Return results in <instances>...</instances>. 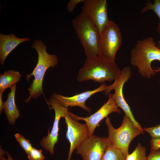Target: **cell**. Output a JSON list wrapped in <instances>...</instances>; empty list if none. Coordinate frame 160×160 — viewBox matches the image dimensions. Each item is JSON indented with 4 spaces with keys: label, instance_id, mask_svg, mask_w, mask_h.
<instances>
[{
    "label": "cell",
    "instance_id": "1",
    "mask_svg": "<svg viewBox=\"0 0 160 160\" xmlns=\"http://www.w3.org/2000/svg\"><path fill=\"white\" fill-rule=\"evenodd\" d=\"M130 54L131 64L137 67L142 77L149 79L155 75L151 63L154 60L160 61V49L153 38L149 36L138 40Z\"/></svg>",
    "mask_w": 160,
    "mask_h": 160
},
{
    "label": "cell",
    "instance_id": "2",
    "mask_svg": "<svg viewBox=\"0 0 160 160\" xmlns=\"http://www.w3.org/2000/svg\"><path fill=\"white\" fill-rule=\"evenodd\" d=\"M32 47L37 52L38 60L36 65L33 71L26 76L28 82L32 76H34V79L27 89L29 96L25 101V103L29 102L31 98L37 99L43 94L42 83L45 74L48 68L50 67H54L58 63L57 56L47 53V47L41 40H35Z\"/></svg>",
    "mask_w": 160,
    "mask_h": 160
},
{
    "label": "cell",
    "instance_id": "3",
    "mask_svg": "<svg viewBox=\"0 0 160 160\" xmlns=\"http://www.w3.org/2000/svg\"><path fill=\"white\" fill-rule=\"evenodd\" d=\"M121 71L115 61H107L98 56L87 58L78 72L77 80L81 82L92 80L103 84L106 81H115L119 76Z\"/></svg>",
    "mask_w": 160,
    "mask_h": 160
},
{
    "label": "cell",
    "instance_id": "4",
    "mask_svg": "<svg viewBox=\"0 0 160 160\" xmlns=\"http://www.w3.org/2000/svg\"><path fill=\"white\" fill-rule=\"evenodd\" d=\"M72 24L87 58L98 56L100 33L97 28L81 13L72 20Z\"/></svg>",
    "mask_w": 160,
    "mask_h": 160
},
{
    "label": "cell",
    "instance_id": "5",
    "mask_svg": "<svg viewBox=\"0 0 160 160\" xmlns=\"http://www.w3.org/2000/svg\"><path fill=\"white\" fill-rule=\"evenodd\" d=\"M105 122L108 128V137L112 145L119 149L125 157L128 153L129 145L132 140L143 132L136 127L126 115L123 117L122 123L118 129L115 128L109 118Z\"/></svg>",
    "mask_w": 160,
    "mask_h": 160
},
{
    "label": "cell",
    "instance_id": "6",
    "mask_svg": "<svg viewBox=\"0 0 160 160\" xmlns=\"http://www.w3.org/2000/svg\"><path fill=\"white\" fill-rule=\"evenodd\" d=\"M122 41L119 27L114 21L109 20L100 33L98 56L107 61H115L116 53Z\"/></svg>",
    "mask_w": 160,
    "mask_h": 160
},
{
    "label": "cell",
    "instance_id": "7",
    "mask_svg": "<svg viewBox=\"0 0 160 160\" xmlns=\"http://www.w3.org/2000/svg\"><path fill=\"white\" fill-rule=\"evenodd\" d=\"M131 75L130 68L128 66L124 67L121 71L119 76L112 84L107 86L104 92L105 95L109 94L112 90H114L112 97L117 106L124 111L125 115L128 117L134 124L143 132V129L139 123L134 117L130 108L126 101L123 94V87L124 83L130 78Z\"/></svg>",
    "mask_w": 160,
    "mask_h": 160
},
{
    "label": "cell",
    "instance_id": "8",
    "mask_svg": "<svg viewBox=\"0 0 160 160\" xmlns=\"http://www.w3.org/2000/svg\"><path fill=\"white\" fill-rule=\"evenodd\" d=\"M112 145L108 137L93 135L76 149L83 160H101L107 148Z\"/></svg>",
    "mask_w": 160,
    "mask_h": 160
},
{
    "label": "cell",
    "instance_id": "9",
    "mask_svg": "<svg viewBox=\"0 0 160 160\" xmlns=\"http://www.w3.org/2000/svg\"><path fill=\"white\" fill-rule=\"evenodd\" d=\"M81 13L87 16L100 33L108 22L106 0H85Z\"/></svg>",
    "mask_w": 160,
    "mask_h": 160
},
{
    "label": "cell",
    "instance_id": "10",
    "mask_svg": "<svg viewBox=\"0 0 160 160\" xmlns=\"http://www.w3.org/2000/svg\"><path fill=\"white\" fill-rule=\"evenodd\" d=\"M51 108L55 111V117L51 131L47 136L44 137L40 142V144L45 150L49 152L51 155L54 154V148L58 141L59 124L61 117H64L69 112L68 108L61 105L52 95L47 101Z\"/></svg>",
    "mask_w": 160,
    "mask_h": 160
},
{
    "label": "cell",
    "instance_id": "11",
    "mask_svg": "<svg viewBox=\"0 0 160 160\" xmlns=\"http://www.w3.org/2000/svg\"><path fill=\"white\" fill-rule=\"evenodd\" d=\"M69 112L64 117L67 125L66 136L70 143V147L67 160H71L75 149L79 146L89 137V130L86 124L79 123L73 118Z\"/></svg>",
    "mask_w": 160,
    "mask_h": 160
},
{
    "label": "cell",
    "instance_id": "12",
    "mask_svg": "<svg viewBox=\"0 0 160 160\" xmlns=\"http://www.w3.org/2000/svg\"><path fill=\"white\" fill-rule=\"evenodd\" d=\"M107 101L104 103L95 113L89 116L83 117L77 116L69 112L71 116L77 120H82L85 122L89 130V137L93 135L96 127L103 119L112 112L120 113L121 111L113 99L112 94L109 93Z\"/></svg>",
    "mask_w": 160,
    "mask_h": 160
},
{
    "label": "cell",
    "instance_id": "13",
    "mask_svg": "<svg viewBox=\"0 0 160 160\" xmlns=\"http://www.w3.org/2000/svg\"><path fill=\"white\" fill-rule=\"evenodd\" d=\"M107 86L106 84H104L94 90L85 91L71 97L64 96L55 93L52 95L60 104L64 107L79 106L90 112L91 109L86 105V101L94 94L104 92Z\"/></svg>",
    "mask_w": 160,
    "mask_h": 160
},
{
    "label": "cell",
    "instance_id": "14",
    "mask_svg": "<svg viewBox=\"0 0 160 160\" xmlns=\"http://www.w3.org/2000/svg\"><path fill=\"white\" fill-rule=\"evenodd\" d=\"M28 38H20L14 34L5 35L0 33V62L1 65L4 64L7 57L13 50L21 43L29 41Z\"/></svg>",
    "mask_w": 160,
    "mask_h": 160
},
{
    "label": "cell",
    "instance_id": "15",
    "mask_svg": "<svg viewBox=\"0 0 160 160\" xmlns=\"http://www.w3.org/2000/svg\"><path fill=\"white\" fill-rule=\"evenodd\" d=\"M16 84L10 88V92L7 95V100L4 103L3 109L9 123L13 125L20 116L19 111L15 101Z\"/></svg>",
    "mask_w": 160,
    "mask_h": 160
},
{
    "label": "cell",
    "instance_id": "16",
    "mask_svg": "<svg viewBox=\"0 0 160 160\" xmlns=\"http://www.w3.org/2000/svg\"><path fill=\"white\" fill-rule=\"evenodd\" d=\"M21 75L14 70H9L0 75V91L3 92L6 89L11 88L19 81Z\"/></svg>",
    "mask_w": 160,
    "mask_h": 160
},
{
    "label": "cell",
    "instance_id": "17",
    "mask_svg": "<svg viewBox=\"0 0 160 160\" xmlns=\"http://www.w3.org/2000/svg\"><path fill=\"white\" fill-rule=\"evenodd\" d=\"M125 157L121 151L112 145L106 149L101 160H125Z\"/></svg>",
    "mask_w": 160,
    "mask_h": 160
},
{
    "label": "cell",
    "instance_id": "18",
    "mask_svg": "<svg viewBox=\"0 0 160 160\" xmlns=\"http://www.w3.org/2000/svg\"><path fill=\"white\" fill-rule=\"evenodd\" d=\"M153 3L148 1L145 5L141 10L142 13H144L148 11L151 10L154 12L158 16L159 21L156 28V31L160 37V0H154Z\"/></svg>",
    "mask_w": 160,
    "mask_h": 160
},
{
    "label": "cell",
    "instance_id": "19",
    "mask_svg": "<svg viewBox=\"0 0 160 160\" xmlns=\"http://www.w3.org/2000/svg\"><path fill=\"white\" fill-rule=\"evenodd\" d=\"M145 152V148L139 143L133 152L127 155L125 160H147Z\"/></svg>",
    "mask_w": 160,
    "mask_h": 160
},
{
    "label": "cell",
    "instance_id": "20",
    "mask_svg": "<svg viewBox=\"0 0 160 160\" xmlns=\"http://www.w3.org/2000/svg\"><path fill=\"white\" fill-rule=\"evenodd\" d=\"M15 138L18 142L20 147L28 155L30 152L32 148L30 140L25 139L24 137L19 133H16L15 135Z\"/></svg>",
    "mask_w": 160,
    "mask_h": 160
},
{
    "label": "cell",
    "instance_id": "21",
    "mask_svg": "<svg viewBox=\"0 0 160 160\" xmlns=\"http://www.w3.org/2000/svg\"><path fill=\"white\" fill-rule=\"evenodd\" d=\"M41 149L38 150L33 147L30 153L27 155L29 160H43L45 157L42 153Z\"/></svg>",
    "mask_w": 160,
    "mask_h": 160
},
{
    "label": "cell",
    "instance_id": "22",
    "mask_svg": "<svg viewBox=\"0 0 160 160\" xmlns=\"http://www.w3.org/2000/svg\"><path fill=\"white\" fill-rule=\"evenodd\" d=\"M143 129L149 134L151 139H160V124L151 127H145Z\"/></svg>",
    "mask_w": 160,
    "mask_h": 160
},
{
    "label": "cell",
    "instance_id": "23",
    "mask_svg": "<svg viewBox=\"0 0 160 160\" xmlns=\"http://www.w3.org/2000/svg\"><path fill=\"white\" fill-rule=\"evenodd\" d=\"M85 0H71L68 3L67 9L69 12H73L76 6L79 3H83Z\"/></svg>",
    "mask_w": 160,
    "mask_h": 160
},
{
    "label": "cell",
    "instance_id": "24",
    "mask_svg": "<svg viewBox=\"0 0 160 160\" xmlns=\"http://www.w3.org/2000/svg\"><path fill=\"white\" fill-rule=\"evenodd\" d=\"M151 151L159 150L160 148V139H151L150 140Z\"/></svg>",
    "mask_w": 160,
    "mask_h": 160
},
{
    "label": "cell",
    "instance_id": "25",
    "mask_svg": "<svg viewBox=\"0 0 160 160\" xmlns=\"http://www.w3.org/2000/svg\"><path fill=\"white\" fill-rule=\"evenodd\" d=\"M147 160H160V150L151 151L147 157Z\"/></svg>",
    "mask_w": 160,
    "mask_h": 160
},
{
    "label": "cell",
    "instance_id": "26",
    "mask_svg": "<svg viewBox=\"0 0 160 160\" xmlns=\"http://www.w3.org/2000/svg\"><path fill=\"white\" fill-rule=\"evenodd\" d=\"M0 158L3 160H14L7 151H5L1 148L0 149Z\"/></svg>",
    "mask_w": 160,
    "mask_h": 160
},
{
    "label": "cell",
    "instance_id": "27",
    "mask_svg": "<svg viewBox=\"0 0 160 160\" xmlns=\"http://www.w3.org/2000/svg\"><path fill=\"white\" fill-rule=\"evenodd\" d=\"M3 92L0 91V113L1 114L4 107V102L2 100V95Z\"/></svg>",
    "mask_w": 160,
    "mask_h": 160
},
{
    "label": "cell",
    "instance_id": "28",
    "mask_svg": "<svg viewBox=\"0 0 160 160\" xmlns=\"http://www.w3.org/2000/svg\"><path fill=\"white\" fill-rule=\"evenodd\" d=\"M155 72L156 73L160 71V66L158 67H157L156 69H153Z\"/></svg>",
    "mask_w": 160,
    "mask_h": 160
},
{
    "label": "cell",
    "instance_id": "29",
    "mask_svg": "<svg viewBox=\"0 0 160 160\" xmlns=\"http://www.w3.org/2000/svg\"><path fill=\"white\" fill-rule=\"evenodd\" d=\"M157 46L160 49V40L158 41V44Z\"/></svg>",
    "mask_w": 160,
    "mask_h": 160
},
{
    "label": "cell",
    "instance_id": "30",
    "mask_svg": "<svg viewBox=\"0 0 160 160\" xmlns=\"http://www.w3.org/2000/svg\"><path fill=\"white\" fill-rule=\"evenodd\" d=\"M0 160H3L1 158H0Z\"/></svg>",
    "mask_w": 160,
    "mask_h": 160
}]
</instances>
